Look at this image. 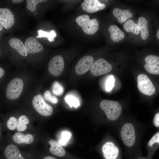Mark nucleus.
Returning a JSON list of instances; mask_svg holds the SVG:
<instances>
[{
  "mask_svg": "<svg viewBox=\"0 0 159 159\" xmlns=\"http://www.w3.org/2000/svg\"><path fill=\"white\" fill-rule=\"evenodd\" d=\"M148 145L150 148L159 145V131L156 132L152 136L148 142Z\"/></svg>",
  "mask_w": 159,
  "mask_h": 159,
  "instance_id": "nucleus-29",
  "label": "nucleus"
},
{
  "mask_svg": "<svg viewBox=\"0 0 159 159\" xmlns=\"http://www.w3.org/2000/svg\"><path fill=\"white\" fill-rule=\"evenodd\" d=\"M64 67V61L60 55H56L53 57L49 61L48 70L52 75L57 77L60 75Z\"/></svg>",
  "mask_w": 159,
  "mask_h": 159,
  "instance_id": "nucleus-8",
  "label": "nucleus"
},
{
  "mask_svg": "<svg viewBox=\"0 0 159 159\" xmlns=\"http://www.w3.org/2000/svg\"><path fill=\"white\" fill-rule=\"evenodd\" d=\"M10 46L15 49L21 55L23 56H27V52L22 41L20 39L13 38L9 41Z\"/></svg>",
  "mask_w": 159,
  "mask_h": 159,
  "instance_id": "nucleus-16",
  "label": "nucleus"
},
{
  "mask_svg": "<svg viewBox=\"0 0 159 159\" xmlns=\"http://www.w3.org/2000/svg\"><path fill=\"white\" fill-rule=\"evenodd\" d=\"M112 65L104 59L100 58L96 60L90 69L91 73L95 76L102 75L111 71Z\"/></svg>",
  "mask_w": 159,
  "mask_h": 159,
  "instance_id": "nucleus-7",
  "label": "nucleus"
},
{
  "mask_svg": "<svg viewBox=\"0 0 159 159\" xmlns=\"http://www.w3.org/2000/svg\"><path fill=\"white\" fill-rule=\"evenodd\" d=\"M120 135L124 144L128 147L133 146L135 142L136 136L133 125L130 123H127L122 127Z\"/></svg>",
  "mask_w": 159,
  "mask_h": 159,
  "instance_id": "nucleus-5",
  "label": "nucleus"
},
{
  "mask_svg": "<svg viewBox=\"0 0 159 159\" xmlns=\"http://www.w3.org/2000/svg\"><path fill=\"white\" fill-rule=\"evenodd\" d=\"M138 159H148L146 158H144L140 157H139L138 158Z\"/></svg>",
  "mask_w": 159,
  "mask_h": 159,
  "instance_id": "nucleus-39",
  "label": "nucleus"
},
{
  "mask_svg": "<svg viewBox=\"0 0 159 159\" xmlns=\"http://www.w3.org/2000/svg\"><path fill=\"white\" fill-rule=\"evenodd\" d=\"M14 22V15L9 9H0V24L3 27L9 29L13 26Z\"/></svg>",
  "mask_w": 159,
  "mask_h": 159,
  "instance_id": "nucleus-11",
  "label": "nucleus"
},
{
  "mask_svg": "<svg viewBox=\"0 0 159 159\" xmlns=\"http://www.w3.org/2000/svg\"><path fill=\"white\" fill-rule=\"evenodd\" d=\"M18 120L16 118L11 117L7 122V125L8 128L10 130H14L16 127Z\"/></svg>",
  "mask_w": 159,
  "mask_h": 159,
  "instance_id": "nucleus-30",
  "label": "nucleus"
},
{
  "mask_svg": "<svg viewBox=\"0 0 159 159\" xmlns=\"http://www.w3.org/2000/svg\"><path fill=\"white\" fill-rule=\"evenodd\" d=\"M129 9L122 10L119 8L114 9L112 13L114 16L117 18L118 21L122 23L126 20L132 17V13Z\"/></svg>",
  "mask_w": 159,
  "mask_h": 159,
  "instance_id": "nucleus-18",
  "label": "nucleus"
},
{
  "mask_svg": "<svg viewBox=\"0 0 159 159\" xmlns=\"http://www.w3.org/2000/svg\"><path fill=\"white\" fill-rule=\"evenodd\" d=\"M100 105L107 117L110 120H117L121 113V105L116 101L105 100L101 102Z\"/></svg>",
  "mask_w": 159,
  "mask_h": 159,
  "instance_id": "nucleus-1",
  "label": "nucleus"
},
{
  "mask_svg": "<svg viewBox=\"0 0 159 159\" xmlns=\"http://www.w3.org/2000/svg\"><path fill=\"white\" fill-rule=\"evenodd\" d=\"M24 46L27 52L34 54L41 51L43 47L41 44L34 37H30L25 40Z\"/></svg>",
  "mask_w": 159,
  "mask_h": 159,
  "instance_id": "nucleus-14",
  "label": "nucleus"
},
{
  "mask_svg": "<svg viewBox=\"0 0 159 159\" xmlns=\"http://www.w3.org/2000/svg\"><path fill=\"white\" fill-rule=\"evenodd\" d=\"M49 143L51 145L49 150L52 154L59 157H63L65 155V150L59 142L51 139Z\"/></svg>",
  "mask_w": 159,
  "mask_h": 159,
  "instance_id": "nucleus-17",
  "label": "nucleus"
},
{
  "mask_svg": "<svg viewBox=\"0 0 159 159\" xmlns=\"http://www.w3.org/2000/svg\"><path fill=\"white\" fill-rule=\"evenodd\" d=\"M12 1L15 3H20L21 2H22L23 0H12Z\"/></svg>",
  "mask_w": 159,
  "mask_h": 159,
  "instance_id": "nucleus-36",
  "label": "nucleus"
},
{
  "mask_svg": "<svg viewBox=\"0 0 159 159\" xmlns=\"http://www.w3.org/2000/svg\"><path fill=\"white\" fill-rule=\"evenodd\" d=\"M138 26L139 31L141 32V37L143 40L146 39L149 35L148 22L144 17H141L138 21Z\"/></svg>",
  "mask_w": 159,
  "mask_h": 159,
  "instance_id": "nucleus-21",
  "label": "nucleus"
},
{
  "mask_svg": "<svg viewBox=\"0 0 159 159\" xmlns=\"http://www.w3.org/2000/svg\"><path fill=\"white\" fill-rule=\"evenodd\" d=\"M123 27L127 32H131L135 35L140 34L137 24L134 23L132 19H129L126 21Z\"/></svg>",
  "mask_w": 159,
  "mask_h": 159,
  "instance_id": "nucleus-22",
  "label": "nucleus"
},
{
  "mask_svg": "<svg viewBox=\"0 0 159 159\" xmlns=\"http://www.w3.org/2000/svg\"><path fill=\"white\" fill-rule=\"evenodd\" d=\"M44 98L46 100L53 104H56L58 102L57 97L53 95L49 90L46 91L43 94Z\"/></svg>",
  "mask_w": 159,
  "mask_h": 159,
  "instance_id": "nucleus-28",
  "label": "nucleus"
},
{
  "mask_svg": "<svg viewBox=\"0 0 159 159\" xmlns=\"http://www.w3.org/2000/svg\"><path fill=\"white\" fill-rule=\"evenodd\" d=\"M4 71L3 69L0 67V78H1L4 75Z\"/></svg>",
  "mask_w": 159,
  "mask_h": 159,
  "instance_id": "nucleus-34",
  "label": "nucleus"
},
{
  "mask_svg": "<svg viewBox=\"0 0 159 159\" xmlns=\"http://www.w3.org/2000/svg\"><path fill=\"white\" fill-rule=\"evenodd\" d=\"M75 20L83 32L87 34H93L98 29L99 24L98 20L96 19H90L88 15H80L76 18Z\"/></svg>",
  "mask_w": 159,
  "mask_h": 159,
  "instance_id": "nucleus-2",
  "label": "nucleus"
},
{
  "mask_svg": "<svg viewBox=\"0 0 159 159\" xmlns=\"http://www.w3.org/2000/svg\"><path fill=\"white\" fill-rule=\"evenodd\" d=\"M115 79L114 76L111 75L107 79L105 85V89L107 91H111L114 86Z\"/></svg>",
  "mask_w": 159,
  "mask_h": 159,
  "instance_id": "nucleus-32",
  "label": "nucleus"
},
{
  "mask_svg": "<svg viewBox=\"0 0 159 159\" xmlns=\"http://www.w3.org/2000/svg\"><path fill=\"white\" fill-rule=\"evenodd\" d=\"M157 35V37L159 39V29L158 31Z\"/></svg>",
  "mask_w": 159,
  "mask_h": 159,
  "instance_id": "nucleus-37",
  "label": "nucleus"
},
{
  "mask_svg": "<svg viewBox=\"0 0 159 159\" xmlns=\"http://www.w3.org/2000/svg\"><path fill=\"white\" fill-rule=\"evenodd\" d=\"M66 102L71 107H74L77 108L80 105L78 100L76 97L72 95H67L64 99Z\"/></svg>",
  "mask_w": 159,
  "mask_h": 159,
  "instance_id": "nucleus-26",
  "label": "nucleus"
},
{
  "mask_svg": "<svg viewBox=\"0 0 159 159\" xmlns=\"http://www.w3.org/2000/svg\"><path fill=\"white\" fill-rule=\"evenodd\" d=\"M52 91L54 95L60 96L64 92V88L58 82L55 81L54 82L52 85Z\"/></svg>",
  "mask_w": 159,
  "mask_h": 159,
  "instance_id": "nucleus-25",
  "label": "nucleus"
},
{
  "mask_svg": "<svg viewBox=\"0 0 159 159\" xmlns=\"http://www.w3.org/2000/svg\"><path fill=\"white\" fill-rule=\"evenodd\" d=\"M137 80L138 88L141 93L148 96H151L155 93V88L146 75L144 74L139 75Z\"/></svg>",
  "mask_w": 159,
  "mask_h": 159,
  "instance_id": "nucleus-6",
  "label": "nucleus"
},
{
  "mask_svg": "<svg viewBox=\"0 0 159 159\" xmlns=\"http://www.w3.org/2000/svg\"><path fill=\"white\" fill-rule=\"evenodd\" d=\"M46 0H26L27 8L31 12L34 11L36 9V6L39 3L46 1Z\"/></svg>",
  "mask_w": 159,
  "mask_h": 159,
  "instance_id": "nucleus-27",
  "label": "nucleus"
},
{
  "mask_svg": "<svg viewBox=\"0 0 159 159\" xmlns=\"http://www.w3.org/2000/svg\"><path fill=\"white\" fill-rule=\"evenodd\" d=\"M32 104L35 110L42 116H49L53 112L52 107L45 102L40 94L34 97L32 100Z\"/></svg>",
  "mask_w": 159,
  "mask_h": 159,
  "instance_id": "nucleus-3",
  "label": "nucleus"
},
{
  "mask_svg": "<svg viewBox=\"0 0 159 159\" xmlns=\"http://www.w3.org/2000/svg\"><path fill=\"white\" fill-rule=\"evenodd\" d=\"M14 141L17 144L25 143L30 144L32 143L34 140L33 136L31 134L24 135L23 134L17 132L15 133L12 137Z\"/></svg>",
  "mask_w": 159,
  "mask_h": 159,
  "instance_id": "nucleus-19",
  "label": "nucleus"
},
{
  "mask_svg": "<svg viewBox=\"0 0 159 159\" xmlns=\"http://www.w3.org/2000/svg\"><path fill=\"white\" fill-rule=\"evenodd\" d=\"M146 63L144 66L145 70L153 74H159V57L153 55H149L145 58Z\"/></svg>",
  "mask_w": 159,
  "mask_h": 159,
  "instance_id": "nucleus-10",
  "label": "nucleus"
},
{
  "mask_svg": "<svg viewBox=\"0 0 159 159\" xmlns=\"http://www.w3.org/2000/svg\"><path fill=\"white\" fill-rule=\"evenodd\" d=\"M153 123L155 127H159V112L157 113L155 115Z\"/></svg>",
  "mask_w": 159,
  "mask_h": 159,
  "instance_id": "nucleus-33",
  "label": "nucleus"
},
{
  "mask_svg": "<svg viewBox=\"0 0 159 159\" xmlns=\"http://www.w3.org/2000/svg\"><path fill=\"white\" fill-rule=\"evenodd\" d=\"M94 59L90 55H87L81 58L77 63L75 68L76 74H83L90 69L93 63Z\"/></svg>",
  "mask_w": 159,
  "mask_h": 159,
  "instance_id": "nucleus-9",
  "label": "nucleus"
},
{
  "mask_svg": "<svg viewBox=\"0 0 159 159\" xmlns=\"http://www.w3.org/2000/svg\"><path fill=\"white\" fill-rule=\"evenodd\" d=\"M43 159H57L51 156H47L44 157Z\"/></svg>",
  "mask_w": 159,
  "mask_h": 159,
  "instance_id": "nucleus-35",
  "label": "nucleus"
},
{
  "mask_svg": "<svg viewBox=\"0 0 159 159\" xmlns=\"http://www.w3.org/2000/svg\"><path fill=\"white\" fill-rule=\"evenodd\" d=\"M37 32L38 36L36 37L37 38L46 37L51 42L54 41V38L56 36V34L54 30H52L49 32L40 30H39Z\"/></svg>",
  "mask_w": 159,
  "mask_h": 159,
  "instance_id": "nucleus-24",
  "label": "nucleus"
},
{
  "mask_svg": "<svg viewBox=\"0 0 159 159\" xmlns=\"http://www.w3.org/2000/svg\"><path fill=\"white\" fill-rule=\"evenodd\" d=\"M71 136L70 133L67 131H63L62 134V138L59 140V143L61 145H65L70 138Z\"/></svg>",
  "mask_w": 159,
  "mask_h": 159,
  "instance_id": "nucleus-31",
  "label": "nucleus"
},
{
  "mask_svg": "<svg viewBox=\"0 0 159 159\" xmlns=\"http://www.w3.org/2000/svg\"><path fill=\"white\" fill-rule=\"evenodd\" d=\"M81 6L87 12L93 13L104 9L106 5L97 0H85L81 4Z\"/></svg>",
  "mask_w": 159,
  "mask_h": 159,
  "instance_id": "nucleus-13",
  "label": "nucleus"
},
{
  "mask_svg": "<svg viewBox=\"0 0 159 159\" xmlns=\"http://www.w3.org/2000/svg\"><path fill=\"white\" fill-rule=\"evenodd\" d=\"M29 120L26 116L23 115L19 118L16 127V129L19 131H22L26 130L27 128L26 125L28 124Z\"/></svg>",
  "mask_w": 159,
  "mask_h": 159,
  "instance_id": "nucleus-23",
  "label": "nucleus"
},
{
  "mask_svg": "<svg viewBox=\"0 0 159 159\" xmlns=\"http://www.w3.org/2000/svg\"><path fill=\"white\" fill-rule=\"evenodd\" d=\"M102 151L105 159H117L119 155L118 148L111 142H107L104 144Z\"/></svg>",
  "mask_w": 159,
  "mask_h": 159,
  "instance_id": "nucleus-12",
  "label": "nucleus"
},
{
  "mask_svg": "<svg viewBox=\"0 0 159 159\" xmlns=\"http://www.w3.org/2000/svg\"><path fill=\"white\" fill-rule=\"evenodd\" d=\"M108 30L110 33V38L114 42H118L123 39L125 37L124 33L116 25L110 26Z\"/></svg>",
  "mask_w": 159,
  "mask_h": 159,
  "instance_id": "nucleus-20",
  "label": "nucleus"
},
{
  "mask_svg": "<svg viewBox=\"0 0 159 159\" xmlns=\"http://www.w3.org/2000/svg\"><path fill=\"white\" fill-rule=\"evenodd\" d=\"M3 28V26L1 25H0V31H1L2 29Z\"/></svg>",
  "mask_w": 159,
  "mask_h": 159,
  "instance_id": "nucleus-38",
  "label": "nucleus"
},
{
  "mask_svg": "<svg viewBox=\"0 0 159 159\" xmlns=\"http://www.w3.org/2000/svg\"><path fill=\"white\" fill-rule=\"evenodd\" d=\"M24 87L23 81L20 79L15 78L8 84L6 95L8 99L13 100L18 98L22 91Z\"/></svg>",
  "mask_w": 159,
  "mask_h": 159,
  "instance_id": "nucleus-4",
  "label": "nucleus"
},
{
  "mask_svg": "<svg viewBox=\"0 0 159 159\" xmlns=\"http://www.w3.org/2000/svg\"><path fill=\"white\" fill-rule=\"evenodd\" d=\"M4 154L7 159H25L18 148L13 144H10L6 146Z\"/></svg>",
  "mask_w": 159,
  "mask_h": 159,
  "instance_id": "nucleus-15",
  "label": "nucleus"
}]
</instances>
